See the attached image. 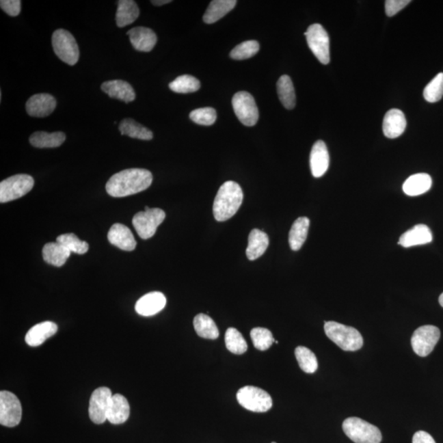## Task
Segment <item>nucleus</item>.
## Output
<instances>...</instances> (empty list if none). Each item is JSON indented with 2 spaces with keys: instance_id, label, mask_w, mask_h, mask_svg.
<instances>
[{
  "instance_id": "1",
  "label": "nucleus",
  "mask_w": 443,
  "mask_h": 443,
  "mask_svg": "<svg viewBox=\"0 0 443 443\" xmlns=\"http://www.w3.org/2000/svg\"><path fill=\"white\" fill-rule=\"evenodd\" d=\"M153 176L144 168H130L111 176L106 184L107 193L113 197H125L146 190Z\"/></svg>"
},
{
  "instance_id": "2",
  "label": "nucleus",
  "mask_w": 443,
  "mask_h": 443,
  "mask_svg": "<svg viewBox=\"0 0 443 443\" xmlns=\"http://www.w3.org/2000/svg\"><path fill=\"white\" fill-rule=\"evenodd\" d=\"M243 200V192L240 185L228 180L224 183L217 191L213 201V212L215 219L224 222L236 215Z\"/></svg>"
},
{
  "instance_id": "3",
  "label": "nucleus",
  "mask_w": 443,
  "mask_h": 443,
  "mask_svg": "<svg viewBox=\"0 0 443 443\" xmlns=\"http://www.w3.org/2000/svg\"><path fill=\"white\" fill-rule=\"evenodd\" d=\"M324 331L328 338L346 351H355L363 347L364 340L355 328L334 321L324 323Z\"/></svg>"
},
{
  "instance_id": "4",
  "label": "nucleus",
  "mask_w": 443,
  "mask_h": 443,
  "mask_svg": "<svg viewBox=\"0 0 443 443\" xmlns=\"http://www.w3.org/2000/svg\"><path fill=\"white\" fill-rule=\"evenodd\" d=\"M345 434L355 443H380L381 433L376 426L360 418L351 417L343 424Z\"/></svg>"
},
{
  "instance_id": "5",
  "label": "nucleus",
  "mask_w": 443,
  "mask_h": 443,
  "mask_svg": "<svg viewBox=\"0 0 443 443\" xmlns=\"http://www.w3.org/2000/svg\"><path fill=\"white\" fill-rule=\"evenodd\" d=\"M237 399L242 407L253 412H266L273 406L272 397L261 388L245 386L237 393Z\"/></svg>"
},
{
  "instance_id": "6",
  "label": "nucleus",
  "mask_w": 443,
  "mask_h": 443,
  "mask_svg": "<svg viewBox=\"0 0 443 443\" xmlns=\"http://www.w3.org/2000/svg\"><path fill=\"white\" fill-rule=\"evenodd\" d=\"M53 51L59 59L69 65H75L79 59V48L74 36L64 29H59L52 36Z\"/></svg>"
},
{
  "instance_id": "7",
  "label": "nucleus",
  "mask_w": 443,
  "mask_h": 443,
  "mask_svg": "<svg viewBox=\"0 0 443 443\" xmlns=\"http://www.w3.org/2000/svg\"><path fill=\"white\" fill-rule=\"evenodd\" d=\"M34 187V179L27 174L10 176L0 183V202H10L27 195Z\"/></svg>"
},
{
  "instance_id": "8",
  "label": "nucleus",
  "mask_w": 443,
  "mask_h": 443,
  "mask_svg": "<svg viewBox=\"0 0 443 443\" xmlns=\"http://www.w3.org/2000/svg\"><path fill=\"white\" fill-rule=\"evenodd\" d=\"M310 51L320 63L328 64L330 62V36L321 25H311L305 32Z\"/></svg>"
},
{
  "instance_id": "9",
  "label": "nucleus",
  "mask_w": 443,
  "mask_h": 443,
  "mask_svg": "<svg viewBox=\"0 0 443 443\" xmlns=\"http://www.w3.org/2000/svg\"><path fill=\"white\" fill-rule=\"evenodd\" d=\"M165 212L161 209H150L149 211L139 212L135 215L133 224L139 237L144 240L153 237L156 230L164 219Z\"/></svg>"
},
{
  "instance_id": "10",
  "label": "nucleus",
  "mask_w": 443,
  "mask_h": 443,
  "mask_svg": "<svg viewBox=\"0 0 443 443\" xmlns=\"http://www.w3.org/2000/svg\"><path fill=\"white\" fill-rule=\"evenodd\" d=\"M234 112L239 121L247 126H253L258 120V109L254 97L248 92H240L232 98Z\"/></svg>"
},
{
  "instance_id": "11",
  "label": "nucleus",
  "mask_w": 443,
  "mask_h": 443,
  "mask_svg": "<svg viewBox=\"0 0 443 443\" xmlns=\"http://www.w3.org/2000/svg\"><path fill=\"white\" fill-rule=\"evenodd\" d=\"M440 336V330L436 326L425 325L418 327L412 338L414 351L421 357L429 355L433 351Z\"/></svg>"
},
{
  "instance_id": "12",
  "label": "nucleus",
  "mask_w": 443,
  "mask_h": 443,
  "mask_svg": "<svg viewBox=\"0 0 443 443\" xmlns=\"http://www.w3.org/2000/svg\"><path fill=\"white\" fill-rule=\"evenodd\" d=\"M22 414V405L18 398L10 392H0V424L10 428L18 426Z\"/></svg>"
},
{
  "instance_id": "13",
  "label": "nucleus",
  "mask_w": 443,
  "mask_h": 443,
  "mask_svg": "<svg viewBox=\"0 0 443 443\" xmlns=\"http://www.w3.org/2000/svg\"><path fill=\"white\" fill-rule=\"evenodd\" d=\"M113 394L109 388H98L90 397L89 416L94 424L101 425L107 420V414Z\"/></svg>"
},
{
  "instance_id": "14",
  "label": "nucleus",
  "mask_w": 443,
  "mask_h": 443,
  "mask_svg": "<svg viewBox=\"0 0 443 443\" xmlns=\"http://www.w3.org/2000/svg\"><path fill=\"white\" fill-rule=\"evenodd\" d=\"M55 98L49 94H37L32 96L27 102L26 109L30 116L44 118L51 115L55 109Z\"/></svg>"
},
{
  "instance_id": "15",
  "label": "nucleus",
  "mask_w": 443,
  "mask_h": 443,
  "mask_svg": "<svg viewBox=\"0 0 443 443\" xmlns=\"http://www.w3.org/2000/svg\"><path fill=\"white\" fill-rule=\"evenodd\" d=\"M310 165L312 175L314 178H321L330 167V154L326 144L323 141L314 143L310 152Z\"/></svg>"
},
{
  "instance_id": "16",
  "label": "nucleus",
  "mask_w": 443,
  "mask_h": 443,
  "mask_svg": "<svg viewBox=\"0 0 443 443\" xmlns=\"http://www.w3.org/2000/svg\"><path fill=\"white\" fill-rule=\"evenodd\" d=\"M167 299L165 295L159 291H153L139 298L135 304V309L137 314L142 316H153L163 310Z\"/></svg>"
},
{
  "instance_id": "17",
  "label": "nucleus",
  "mask_w": 443,
  "mask_h": 443,
  "mask_svg": "<svg viewBox=\"0 0 443 443\" xmlns=\"http://www.w3.org/2000/svg\"><path fill=\"white\" fill-rule=\"evenodd\" d=\"M135 49L142 52H150L157 42V36L153 30L144 27L131 29L126 32Z\"/></svg>"
},
{
  "instance_id": "18",
  "label": "nucleus",
  "mask_w": 443,
  "mask_h": 443,
  "mask_svg": "<svg viewBox=\"0 0 443 443\" xmlns=\"http://www.w3.org/2000/svg\"><path fill=\"white\" fill-rule=\"evenodd\" d=\"M108 239L111 244L126 252H131L137 246L133 232L126 226L121 224H115L111 227Z\"/></svg>"
},
{
  "instance_id": "19",
  "label": "nucleus",
  "mask_w": 443,
  "mask_h": 443,
  "mask_svg": "<svg viewBox=\"0 0 443 443\" xmlns=\"http://www.w3.org/2000/svg\"><path fill=\"white\" fill-rule=\"evenodd\" d=\"M433 241V233L428 226L418 224L408 230L400 237L398 244L405 248L429 244Z\"/></svg>"
},
{
  "instance_id": "20",
  "label": "nucleus",
  "mask_w": 443,
  "mask_h": 443,
  "mask_svg": "<svg viewBox=\"0 0 443 443\" xmlns=\"http://www.w3.org/2000/svg\"><path fill=\"white\" fill-rule=\"evenodd\" d=\"M406 119L402 111L397 109L389 110L385 114L383 122V131L385 137L390 139L399 137L406 129Z\"/></svg>"
},
{
  "instance_id": "21",
  "label": "nucleus",
  "mask_w": 443,
  "mask_h": 443,
  "mask_svg": "<svg viewBox=\"0 0 443 443\" xmlns=\"http://www.w3.org/2000/svg\"><path fill=\"white\" fill-rule=\"evenodd\" d=\"M130 416V405L124 396L121 394H113L111 397L107 420L113 425H122Z\"/></svg>"
},
{
  "instance_id": "22",
  "label": "nucleus",
  "mask_w": 443,
  "mask_h": 443,
  "mask_svg": "<svg viewBox=\"0 0 443 443\" xmlns=\"http://www.w3.org/2000/svg\"><path fill=\"white\" fill-rule=\"evenodd\" d=\"M103 92L111 98H117L125 103L135 100V93L129 82L122 80L105 81L101 85Z\"/></svg>"
},
{
  "instance_id": "23",
  "label": "nucleus",
  "mask_w": 443,
  "mask_h": 443,
  "mask_svg": "<svg viewBox=\"0 0 443 443\" xmlns=\"http://www.w3.org/2000/svg\"><path fill=\"white\" fill-rule=\"evenodd\" d=\"M57 331V324L51 321H45L36 324L27 332L25 340L28 346L36 347L40 346L48 338H51Z\"/></svg>"
},
{
  "instance_id": "24",
  "label": "nucleus",
  "mask_w": 443,
  "mask_h": 443,
  "mask_svg": "<svg viewBox=\"0 0 443 443\" xmlns=\"http://www.w3.org/2000/svg\"><path fill=\"white\" fill-rule=\"evenodd\" d=\"M269 243V237L260 230L253 229L250 232L246 256L250 260H256L265 254Z\"/></svg>"
},
{
  "instance_id": "25",
  "label": "nucleus",
  "mask_w": 443,
  "mask_h": 443,
  "mask_svg": "<svg viewBox=\"0 0 443 443\" xmlns=\"http://www.w3.org/2000/svg\"><path fill=\"white\" fill-rule=\"evenodd\" d=\"M432 178L427 174H417L410 176L403 184V191L409 196L425 194L432 187Z\"/></svg>"
},
{
  "instance_id": "26",
  "label": "nucleus",
  "mask_w": 443,
  "mask_h": 443,
  "mask_svg": "<svg viewBox=\"0 0 443 443\" xmlns=\"http://www.w3.org/2000/svg\"><path fill=\"white\" fill-rule=\"evenodd\" d=\"M236 0H213L203 16L205 23L212 24L223 18L231 12L237 4Z\"/></svg>"
},
{
  "instance_id": "27",
  "label": "nucleus",
  "mask_w": 443,
  "mask_h": 443,
  "mask_svg": "<svg viewBox=\"0 0 443 443\" xmlns=\"http://www.w3.org/2000/svg\"><path fill=\"white\" fill-rule=\"evenodd\" d=\"M310 228V219L306 217H299L294 222L289 232V245L291 250L297 252L302 247L307 238Z\"/></svg>"
},
{
  "instance_id": "28",
  "label": "nucleus",
  "mask_w": 443,
  "mask_h": 443,
  "mask_svg": "<svg viewBox=\"0 0 443 443\" xmlns=\"http://www.w3.org/2000/svg\"><path fill=\"white\" fill-rule=\"evenodd\" d=\"M117 3L116 23L118 27L129 26L138 18L139 10L137 3L133 0H120Z\"/></svg>"
},
{
  "instance_id": "29",
  "label": "nucleus",
  "mask_w": 443,
  "mask_h": 443,
  "mask_svg": "<svg viewBox=\"0 0 443 443\" xmlns=\"http://www.w3.org/2000/svg\"><path fill=\"white\" fill-rule=\"evenodd\" d=\"M42 253L44 261L56 267L63 266L71 256V252L57 241L45 245Z\"/></svg>"
},
{
  "instance_id": "30",
  "label": "nucleus",
  "mask_w": 443,
  "mask_h": 443,
  "mask_svg": "<svg viewBox=\"0 0 443 443\" xmlns=\"http://www.w3.org/2000/svg\"><path fill=\"white\" fill-rule=\"evenodd\" d=\"M66 135L61 131L56 133H45V131H36L33 133L30 137V143L36 148H56L65 142Z\"/></svg>"
},
{
  "instance_id": "31",
  "label": "nucleus",
  "mask_w": 443,
  "mask_h": 443,
  "mask_svg": "<svg viewBox=\"0 0 443 443\" xmlns=\"http://www.w3.org/2000/svg\"><path fill=\"white\" fill-rule=\"evenodd\" d=\"M196 334L205 339H217L219 336V328L209 315L197 314L193 321Z\"/></svg>"
},
{
  "instance_id": "32",
  "label": "nucleus",
  "mask_w": 443,
  "mask_h": 443,
  "mask_svg": "<svg viewBox=\"0 0 443 443\" xmlns=\"http://www.w3.org/2000/svg\"><path fill=\"white\" fill-rule=\"evenodd\" d=\"M119 131L122 135H129L131 138L150 141L153 138V133L146 127L139 124L131 118H126L119 124Z\"/></svg>"
},
{
  "instance_id": "33",
  "label": "nucleus",
  "mask_w": 443,
  "mask_h": 443,
  "mask_svg": "<svg viewBox=\"0 0 443 443\" xmlns=\"http://www.w3.org/2000/svg\"><path fill=\"white\" fill-rule=\"evenodd\" d=\"M279 100L287 109H293L295 106V93L293 81L287 75L279 78L277 83Z\"/></svg>"
},
{
  "instance_id": "34",
  "label": "nucleus",
  "mask_w": 443,
  "mask_h": 443,
  "mask_svg": "<svg viewBox=\"0 0 443 443\" xmlns=\"http://www.w3.org/2000/svg\"><path fill=\"white\" fill-rule=\"evenodd\" d=\"M225 344L228 350L233 354H244L248 349L247 343H246L243 336L234 327H229L226 331Z\"/></svg>"
},
{
  "instance_id": "35",
  "label": "nucleus",
  "mask_w": 443,
  "mask_h": 443,
  "mask_svg": "<svg viewBox=\"0 0 443 443\" xmlns=\"http://www.w3.org/2000/svg\"><path fill=\"white\" fill-rule=\"evenodd\" d=\"M295 358L299 368L307 373H314L317 371L319 364L313 351L305 347H298L295 350Z\"/></svg>"
},
{
  "instance_id": "36",
  "label": "nucleus",
  "mask_w": 443,
  "mask_h": 443,
  "mask_svg": "<svg viewBox=\"0 0 443 443\" xmlns=\"http://www.w3.org/2000/svg\"><path fill=\"white\" fill-rule=\"evenodd\" d=\"M170 88L176 93H192L197 92L200 88V82L195 77L183 75L172 81L170 84Z\"/></svg>"
},
{
  "instance_id": "37",
  "label": "nucleus",
  "mask_w": 443,
  "mask_h": 443,
  "mask_svg": "<svg viewBox=\"0 0 443 443\" xmlns=\"http://www.w3.org/2000/svg\"><path fill=\"white\" fill-rule=\"evenodd\" d=\"M57 242L63 245L70 252L78 254H84L88 252L89 245L88 242L81 241L75 234L66 233L57 237Z\"/></svg>"
},
{
  "instance_id": "38",
  "label": "nucleus",
  "mask_w": 443,
  "mask_h": 443,
  "mask_svg": "<svg viewBox=\"0 0 443 443\" xmlns=\"http://www.w3.org/2000/svg\"><path fill=\"white\" fill-rule=\"evenodd\" d=\"M250 338L254 347L260 351H266L275 342L272 332L264 327H254L250 332Z\"/></svg>"
},
{
  "instance_id": "39",
  "label": "nucleus",
  "mask_w": 443,
  "mask_h": 443,
  "mask_svg": "<svg viewBox=\"0 0 443 443\" xmlns=\"http://www.w3.org/2000/svg\"><path fill=\"white\" fill-rule=\"evenodd\" d=\"M260 51V44L256 40H247L237 45L230 53L232 59L244 60L256 55Z\"/></svg>"
},
{
  "instance_id": "40",
  "label": "nucleus",
  "mask_w": 443,
  "mask_h": 443,
  "mask_svg": "<svg viewBox=\"0 0 443 443\" xmlns=\"http://www.w3.org/2000/svg\"><path fill=\"white\" fill-rule=\"evenodd\" d=\"M443 96V73H438L432 81L429 82L424 90L425 100L429 103H436Z\"/></svg>"
},
{
  "instance_id": "41",
  "label": "nucleus",
  "mask_w": 443,
  "mask_h": 443,
  "mask_svg": "<svg viewBox=\"0 0 443 443\" xmlns=\"http://www.w3.org/2000/svg\"><path fill=\"white\" fill-rule=\"evenodd\" d=\"M190 118L197 124L211 126L216 121L217 113L215 109L206 107L193 110L190 113Z\"/></svg>"
},
{
  "instance_id": "42",
  "label": "nucleus",
  "mask_w": 443,
  "mask_h": 443,
  "mask_svg": "<svg viewBox=\"0 0 443 443\" xmlns=\"http://www.w3.org/2000/svg\"><path fill=\"white\" fill-rule=\"evenodd\" d=\"M410 3V0H388L385 2L386 14L388 16L396 15Z\"/></svg>"
},
{
  "instance_id": "43",
  "label": "nucleus",
  "mask_w": 443,
  "mask_h": 443,
  "mask_svg": "<svg viewBox=\"0 0 443 443\" xmlns=\"http://www.w3.org/2000/svg\"><path fill=\"white\" fill-rule=\"evenodd\" d=\"M21 3L20 0H1L0 6L8 15L16 16L20 14Z\"/></svg>"
},
{
  "instance_id": "44",
  "label": "nucleus",
  "mask_w": 443,
  "mask_h": 443,
  "mask_svg": "<svg viewBox=\"0 0 443 443\" xmlns=\"http://www.w3.org/2000/svg\"><path fill=\"white\" fill-rule=\"evenodd\" d=\"M412 443H436V442L429 433L425 431H418L413 436Z\"/></svg>"
},
{
  "instance_id": "45",
  "label": "nucleus",
  "mask_w": 443,
  "mask_h": 443,
  "mask_svg": "<svg viewBox=\"0 0 443 443\" xmlns=\"http://www.w3.org/2000/svg\"><path fill=\"white\" fill-rule=\"evenodd\" d=\"M171 2V0H155V1L153 0V1H151V3L155 6H162L164 5V4L170 3Z\"/></svg>"
},
{
  "instance_id": "46",
  "label": "nucleus",
  "mask_w": 443,
  "mask_h": 443,
  "mask_svg": "<svg viewBox=\"0 0 443 443\" xmlns=\"http://www.w3.org/2000/svg\"><path fill=\"white\" fill-rule=\"evenodd\" d=\"M439 303H440V305L442 307H443V293L439 297Z\"/></svg>"
},
{
  "instance_id": "47",
  "label": "nucleus",
  "mask_w": 443,
  "mask_h": 443,
  "mask_svg": "<svg viewBox=\"0 0 443 443\" xmlns=\"http://www.w3.org/2000/svg\"><path fill=\"white\" fill-rule=\"evenodd\" d=\"M274 343H276V344H278V340H275V342H274Z\"/></svg>"
}]
</instances>
